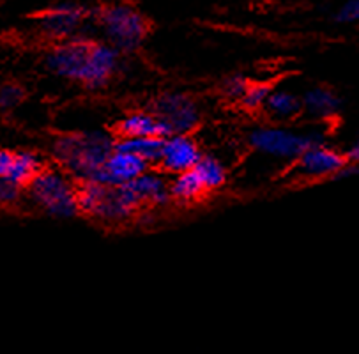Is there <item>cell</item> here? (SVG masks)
<instances>
[{"instance_id":"obj_1","label":"cell","mask_w":359,"mask_h":354,"mask_svg":"<svg viewBox=\"0 0 359 354\" xmlns=\"http://www.w3.org/2000/svg\"><path fill=\"white\" fill-rule=\"evenodd\" d=\"M124 57L111 44L80 34L50 44L43 57V66L55 78L97 93L123 73Z\"/></svg>"},{"instance_id":"obj_2","label":"cell","mask_w":359,"mask_h":354,"mask_svg":"<svg viewBox=\"0 0 359 354\" xmlns=\"http://www.w3.org/2000/svg\"><path fill=\"white\" fill-rule=\"evenodd\" d=\"M115 142L117 135L104 129L62 133L50 144V159L76 183L97 181L101 169L114 152Z\"/></svg>"},{"instance_id":"obj_3","label":"cell","mask_w":359,"mask_h":354,"mask_svg":"<svg viewBox=\"0 0 359 354\" xmlns=\"http://www.w3.org/2000/svg\"><path fill=\"white\" fill-rule=\"evenodd\" d=\"M93 25L97 39L124 55L137 53L151 34V22L145 13L128 0H107L94 6Z\"/></svg>"},{"instance_id":"obj_4","label":"cell","mask_w":359,"mask_h":354,"mask_svg":"<svg viewBox=\"0 0 359 354\" xmlns=\"http://www.w3.org/2000/svg\"><path fill=\"white\" fill-rule=\"evenodd\" d=\"M80 214L90 220L121 225L138 216L144 206L137 193L126 186H111L97 181L80 183L78 188Z\"/></svg>"},{"instance_id":"obj_5","label":"cell","mask_w":359,"mask_h":354,"mask_svg":"<svg viewBox=\"0 0 359 354\" xmlns=\"http://www.w3.org/2000/svg\"><path fill=\"white\" fill-rule=\"evenodd\" d=\"M78 188L73 177L57 165L45 166L27 186L25 199L30 206L53 220H73L80 216Z\"/></svg>"},{"instance_id":"obj_6","label":"cell","mask_w":359,"mask_h":354,"mask_svg":"<svg viewBox=\"0 0 359 354\" xmlns=\"http://www.w3.org/2000/svg\"><path fill=\"white\" fill-rule=\"evenodd\" d=\"M246 140H248L250 149L257 155L274 159V162L294 165L311 145L326 142V137L318 129L303 131V129L274 122V124H260L250 129Z\"/></svg>"},{"instance_id":"obj_7","label":"cell","mask_w":359,"mask_h":354,"mask_svg":"<svg viewBox=\"0 0 359 354\" xmlns=\"http://www.w3.org/2000/svg\"><path fill=\"white\" fill-rule=\"evenodd\" d=\"M94 6L86 4L82 0H60L57 4L48 6L36 16L37 34L48 43L71 39L80 34L96 37L93 25Z\"/></svg>"},{"instance_id":"obj_8","label":"cell","mask_w":359,"mask_h":354,"mask_svg":"<svg viewBox=\"0 0 359 354\" xmlns=\"http://www.w3.org/2000/svg\"><path fill=\"white\" fill-rule=\"evenodd\" d=\"M149 110L163 122L170 135L193 133L202 122V107L188 93L167 91L151 101Z\"/></svg>"},{"instance_id":"obj_9","label":"cell","mask_w":359,"mask_h":354,"mask_svg":"<svg viewBox=\"0 0 359 354\" xmlns=\"http://www.w3.org/2000/svg\"><path fill=\"white\" fill-rule=\"evenodd\" d=\"M347 163L345 152L338 151L327 142H320L303 152V156L292 165V172L303 181H333Z\"/></svg>"},{"instance_id":"obj_10","label":"cell","mask_w":359,"mask_h":354,"mask_svg":"<svg viewBox=\"0 0 359 354\" xmlns=\"http://www.w3.org/2000/svg\"><path fill=\"white\" fill-rule=\"evenodd\" d=\"M202 156L204 151L195 140L193 133H175L163 138V149L156 166L172 177L195 169Z\"/></svg>"},{"instance_id":"obj_11","label":"cell","mask_w":359,"mask_h":354,"mask_svg":"<svg viewBox=\"0 0 359 354\" xmlns=\"http://www.w3.org/2000/svg\"><path fill=\"white\" fill-rule=\"evenodd\" d=\"M45 166V158L36 151H29V149H22V151L2 149L0 151V179L2 181H11L27 188Z\"/></svg>"},{"instance_id":"obj_12","label":"cell","mask_w":359,"mask_h":354,"mask_svg":"<svg viewBox=\"0 0 359 354\" xmlns=\"http://www.w3.org/2000/svg\"><path fill=\"white\" fill-rule=\"evenodd\" d=\"M149 169H151V165L145 159L133 155V152L114 149L110 158L107 159V163L101 169L97 183H104V185L111 186H126L131 185L135 179H138Z\"/></svg>"},{"instance_id":"obj_13","label":"cell","mask_w":359,"mask_h":354,"mask_svg":"<svg viewBox=\"0 0 359 354\" xmlns=\"http://www.w3.org/2000/svg\"><path fill=\"white\" fill-rule=\"evenodd\" d=\"M341 105L344 101L333 88L315 85L303 93V117L318 122V124H326L338 117V114L341 112Z\"/></svg>"},{"instance_id":"obj_14","label":"cell","mask_w":359,"mask_h":354,"mask_svg":"<svg viewBox=\"0 0 359 354\" xmlns=\"http://www.w3.org/2000/svg\"><path fill=\"white\" fill-rule=\"evenodd\" d=\"M130 186L137 193L144 207H165L172 202L170 177L161 172L158 166H151L147 172L135 179Z\"/></svg>"},{"instance_id":"obj_15","label":"cell","mask_w":359,"mask_h":354,"mask_svg":"<svg viewBox=\"0 0 359 354\" xmlns=\"http://www.w3.org/2000/svg\"><path fill=\"white\" fill-rule=\"evenodd\" d=\"M115 135L117 138H133V137H170L167 126L159 121L151 110H137L123 115L115 122Z\"/></svg>"},{"instance_id":"obj_16","label":"cell","mask_w":359,"mask_h":354,"mask_svg":"<svg viewBox=\"0 0 359 354\" xmlns=\"http://www.w3.org/2000/svg\"><path fill=\"white\" fill-rule=\"evenodd\" d=\"M264 114L276 124H289L303 117V96L285 87L273 88Z\"/></svg>"},{"instance_id":"obj_17","label":"cell","mask_w":359,"mask_h":354,"mask_svg":"<svg viewBox=\"0 0 359 354\" xmlns=\"http://www.w3.org/2000/svg\"><path fill=\"white\" fill-rule=\"evenodd\" d=\"M208 193L195 169L170 177V195L174 202L193 204Z\"/></svg>"},{"instance_id":"obj_18","label":"cell","mask_w":359,"mask_h":354,"mask_svg":"<svg viewBox=\"0 0 359 354\" xmlns=\"http://www.w3.org/2000/svg\"><path fill=\"white\" fill-rule=\"evenodd\" d=\"M115 149L128 151L137 155L138 158L145 159L151 166H156L163 149V138L159 137H133V138H117Z\"/></svg>"},{"instance_id":"obj_19","label":"cell","mask_w":359,"mask_h":354,"mask_svg":"<svg viewBox=\"0 0 359 354\" xmlns=\"http://www.w3.org/2000/svg\"><path fill=\"white\" fill-rule=\"evenodd\" d=\"M195 172L198 173V177L204 183L208 192H215V190L223 188L225 183L229 181V172H226L225 163L212 155L202 156L201 162L196 163Z\"/></svg>"},{"instance_id":"obj_20","label":"cell","mask_w":359,"mask_h":354,"mask_svg":"<svg viewBox=\"0 0 359 354\" xmlns=\"http://www.w3.org/2000/svg\"><path fill=\"white\" fill-rule=\"evenodd\" d=\"M271 93H273V87H271L269 84H266V81H252L239 105H241L246 112H253V114L264 112Z\"/></svg>"},{"instance_id":"obj_21","label":"cell","mask_w":359,"mask_h":354,"mask_svg":"<svg viewBox=\"0 0 359 354\" xmlns=\"http://www.w3.org/2000/svg\"><path fill=\"white\" fill-rule=\"evenodd\" d=\"M250 84L252 81L248 80V77L241 73H232L229 77H225L219 84V94L222 98H225L226 101H232V103H241L243 96L248 91Z\"/></svg>"},{"instance_id":"obj_22","label":"cell","mask_w":359,"mask_h":354,"mask_svg":"<svg viewBox=\"0 0 359 354\" xmlns=\"http://www.w3.org/2000/svg\"><path fill=\"white\" fill-rule=\"evenodd\" d=\"M25 88L16 81H4L0 87V108L4 114L13 112L25 101Z\"/></svg>"},{"instance_id":"obj_23","label":"cell","mask_w":359,"mask_h":354,"mask_svg":"<svg viewBox=\"0 0 359 354\" xmlns=\"http://www.w3.org/2000/svg\"><path fill=\"white\" fill-rule=\"evenodd\" d=\"M27 188L16 185L11 181H2L0 179V202L6 207H13L20 202V200L25 199Z\"/></svg>"},{"instance_id":"obj_24","label":"cell","mask_w":359,"mask_h":354,"mask_svg":"<svg viewBox=\"0 0 359 354\" xmlns=\"http://www.w3.org/2000/svg\"><path fill=\"white\" fill-rule=\"evenodd\" d=\"M333 20L340 25H355V23H359V0H345L333 15Z\"/></svg>"},{"instance_id":"obj_25","label":"cell","mask_w":359,"mask_h":354,"mask_svg":"<svg viewBox=\"0 0 359 354\" xmlns=\"http://www.w3.org/2000/svg\"><path fill=\"white\" fill-rule=\"evenodd\" d=\"M352 176H359V165L358 163L348 162L347 165H345L344 169L337 173V177H334L333 181H341V179H348V177H352Z\"/></svg>"},{"instance_id":"obj_26","label":"cell","mask_w":359,"mask_h":354,"mask_svg":"<svg viewBox=\"0 0 359 354\" xmlns=\"http://www.w3.org/2000/svg\"><path fill=\"white\" fill-rule=\"evenodd\" d=\"M345 156H347V159L351 163H358L359 165V137L348 145L347 151H345Z\"/></svg>"}]
</instances>
